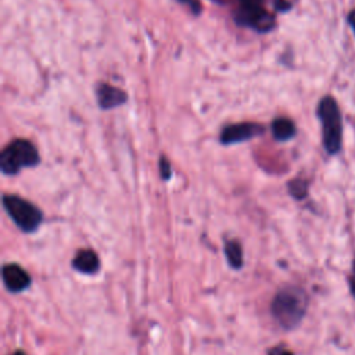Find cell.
<instances>
[{"label":"cell","instance_id":"3957f363","mask_svg":"<svg viewBox=\"0 0 355 355\" xmlns=\"http://www.w3.org/2000/svg\"><path fill=\"white\" fill-rule=\"evenodd\" d=\"M318 115L322 122L323 146L329 154H337L341 148V116L340 110L333 97H324L318 107Z\"/></svg>","mask_w":355,"mask_h":355},{"label":"cell","instance_id":"d6986e66","mask_svg":"<svg viewBox=\"0 0 355 355\" xmlns=\"http://www.w3.org/2000/svg\"><path fill=\"white\" fill-rule=\"evenodd\" d=\"M215 1H218V3H222V1H227V0H215Z\"/></svg>","mask_w":355,"mask_h":355},{"label":"cell","instance_id":"2e32d148","mask_svg":"<svg viewBox=\"0 0 355 355\" xmlns=\"http://www.w3.org/2000/svg\"><path fill=\"white\" fill-rule=\"evenodd\" d=\"M348 22H349V25L352 26V29H354V32H355V10H352V11L348 14Z\"/></svg>","mask_w":355,"mask_h":355},{"label":"cell","instance_id":"ac0fdd59","mask_svg":"<svg viewBox=\"0 0 355 355\" xmlns=\"http://www.w3.org/2000/svg\"><path fill=\"white\" fill-rule=\"evenodd\" d=\"M12 355H26L24 351H15Z\"/></svg>","mask_w":355,"mask_h":355},{"label":"cell","instance_id":"7c38bea8","mask_svg":"<svg viewBox=\"0 0 355 355\" xmlns=\"http://www.w3.org/2000/svg\"><path fill=\"white\" fill-rule=\"evenodd\" d=\"M288 190L293 197L304 198L306 196V184L302 180H293L288 183Z\"/></svg>","mask_w":355,"mask_h":355},{"label":"cell","instance_id":"4fadbf2b","mask_svg":"<svg viewBox=\"0 0 355 355\" xmlns=\"http://www.w3.org/2000/svg\"><path fill=\"white\" fill-rule=\"evenodd\" d=\"M159 171H161V176H162L164 180H168L171 178V175H172L171 164H169V161L165 157H162L161 161H159Z\"/></svg>","mask_w":355,"mask_h":355},{"label":"cell","instance_id":"8992f818","mask_svg":"<svg viewBox=\"0 0 355 355\" xmlns=\"http://www.w3.org/2000/svg\"><path fill=\"white\" fill-rule=\"evenodd\" d=\"M263 132V128L259 123L254 122H240L225 126L220 132V143L222 144H236L245 140H250Z\"/></svg>","mask_w":355,"mask_h":355},{"label":"cell","instance_id":"9a60e30c","mask_svg":"<svg viewBox=\"0 0 355 355\" xmlns=\"http://www.w3.org/2000/svg\"><path fill=\"white\" fill-rule=\"evenodd\" d=\"M268 355H293V352L290 349H287L286 347H283V345H277V347L270 348Z\"/></svg>","mask_w":355,"mask_h":355},{"label":"cell","instance_id":"8fae6325","mask_svg":"<svg viewBox=\"0 0 355 355\" xmlns=\"http://www.w3.org/2000/svg\"><path fill=\"white\" fill-rule=\"evenodd\" d=\"M225 257L230 268L240 269L243 266V248L237 240H229L225 244Z\"/></svg>","mask_w":355,"mask_h":355},{"label":"cell","instance_id":"9c48e42d","mask_svg":"<svg viewBox=\"0 0 355 355\" xmlns=\"http://www.w3.org/2000/svg\"><path fill=\"white\" fill-rule=\"evenodd\" d=\"M72 266L75 270L83 275H94L100 269V259L93 250L83 248L75 254L72 259Z\"/></svg>","mask_w":355,"mask_h":355},{"label":"cell","instance_id":"6da1fadb","mask_svg":"<svg viewBox=\"0 0 355 355\" xmlns=\"http://www.w3.org/2000/svg\"><path fill=\"white\" fill-rule=\"evenodd\" d=\"M308 306V297L300 287H284L273 297L270 311L276 322L290 330L300 324Z\"/></svg>","mask_w":355,"mask_h":355},{"label":"cell","instance_id":"e0dca14e","mask_svg":"<svg viewBox=\"0 0 355 355\" xmlns=\"http://www.w3.org/2000/svg\"><path fill=\"white\" fill-rule=\"evenodd\" d=\"M351 291L355 295V268H354V273L351 276Z\"/></svg>","mask_w":355,"mask_h":355},{"label":"cell","instance_id":"30bf717a","mask_svg":"<svg viewBox=\"0 0 355 355\" xmlns=\"http://www.w3.org/2000/svg\"><path fill=\"white\" fill-rule=\"evenodd\" d=\"M272 135L276 140H288L295 135V126L288 118H276L272 122Z\"/></svg>","mask_w":355,"mask_h":355},{"label":"cell","instance_id":"5b68a950","mask_svg":"<svg viewBox=\"0 0 355 355\" xmlns=\"http://www.w3.org/2000/svg\"><path fill=\"white\" fill-rule=\"evenodd\" d=\"M234 21L257 32H268L275 26V18L263 7L262 0H240L234 12Z\"/></svg>","mask_w":355,"mask_h":355},{"label":"cell","instance_id":"277c9868","mask_svg":"<svg viewBox=\"0 0 355 355\" xmlns=\"http://www.w3.org/2000/svg\"><path fill=\"white\" fill-rule=\"evenodd\" d=\"M3 207L12 222L25 233L35 232L43 220V214L36 205L15 194H4Z\"/></svg>","mask_w":355,"mask_h":355},{"label":"cell","instance_id":"7a4b0ae2","mask_svg":"<svg viewBox=\"0 0 355 355\" xmlns=\"http://www.w3.org/2000/svg\"><path fill=\"white\" fill-rule=\"evenodd\" d=\"M39 164V153L36 147L25 140L15 139L10 141L1 151L0 169L4 175H17L24 168Z\"/></svg>","mask_w":355,"mask_h":355},{"label":"cell","instance_id":"5bb4252c","mask_svg":"<svg viewBox=\"0 0 355 355\" xmlns=\"http://www.w3.org/2000/svg\"><path fill=\"white\" fill-rule=\"evenodd\" d=\"M182 4L187 6L189 10L194 14V15H198L201 12V3L200 0H179Z\"/></svg>","mask_w":355,"mask_h":355},{"label":"cell","instance_id":"52a82bcc","mask_svg":"<svg viewBox=\"0 0 355 355\" xmlns=\"http://www.w3.org/2000/svg\"><path fill=\"white\" fill-rule=\"evenodd\" d=\"M3 283L11 293H21L31 284L29 273L18 263H6L1 269Z\"/></svg>","mask_w":355,"mask_h":355},{"label":"cell","instance_id":"ba28073f","mask_svg":"<svg viewBox=\"0 0 355 355\" xmlns=\"http://www.w3.org/2000/svg\"><path fill=\"white\" fill-rule=\"evenodd\" d=\"M97 101L103 110H110L122 105L126 101V93L115 86L100 83L97 86Z\"/></svg>","mask_w":355,"mask_h":355}]
</instances>
